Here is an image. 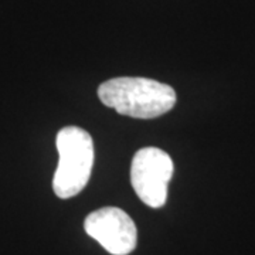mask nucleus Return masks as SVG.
Here are the masks:
<instances>
[{
  "label": "nucleus",
  "instance_id": "1",
  "mask_svg": "<svg viewBox=\"0 0 255 255\" xmlns=\"http://www.w3.org/2000/svg\"><path fill=\"white\" fill-rule=\"evenodd\" d=\"M98 97L121 115L137 119L157 118L176 104V92L170 85L142 77L108 80L100 85Z\"/></svg>",
  "mask_w": 255,
  "mask_h": 255
},
{
  "label": "nucleus",
  "instance_id": "2",
  "mask_svg": "<svg viewBox=\"0 0 255 255\" xmlns=\"http://www.w3.org/2000/svg\"><path fill=\"white\" fill-rule=\"evenodd\" d=\"M58 166L53 189L60 199H71L84 190L91 177L94 142L91 135L78 127H67L57 135Z\"/></svg>",
  "mask_w": 255,
  "mask_h": 255
},
{
  "label": "nucleus",
  "instance_id": "3",
  "mask_svg": "<svg viewBox=\"0 0 255 255\" xmlns=\"http://www.w3.org/2000/svg\"><path fill=\"white\" fill-rule=\"evenodd\" d=\"M173 176L172 157L162 149L137 150L130 166V182L137 197L152 209L164 206L167 186Z\"/></svg>",
  "mask_w": 255,
  "mask_h": 255
},
{
  "label": "nucleus",
  "instance_id": "4",
  "mask_svg": "<svg viewBox=\"0 0 255 255\" xmlns=\"http://www.w3.org/2000/svg\"><path fill=\"white\" fill-rule=\"evenodd\" d=\"M84 228L90 237L112 255H128L136 248V226L118 207H104L92 211L85 219Z\"/></svg>",
  "mask_w": 255,
  "mask_h": 255
}]
</instances>
